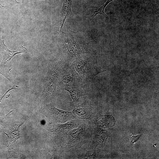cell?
<instances>
[{
	"mask_svg": "<svg viewBox=\"0 0 159 159\" xmlns=\"http://www.w3.org/2000/svg\"><path fill=\"white\" fill-rule=\"evenodd\" d=\"M62 54L59 59L72 63L74 60L87 58L97 54L89 43L86 41L68 40L62 45Z\"/></svg>",
	"mask_w": 159,
	"mask_h": 159,
	"instance_id": "1",
	"label": "cell"
},
{
	"mask_svg": "<svg viewBox=\"0 0 159 159\" xmlns=\"http://www.w3.org/2000/svg\"><path fill=\"white\" fill-rule=\"evenodd\" d=\"M63 62L59 59L49 62L48 72L43 81L44 90L40 96L41 102H48L55 96L59 70Z\"/></svg>",
	"mask_w": 159,
	"mask_h": 159,
	"instance_id": "2",
	"label": "cell"
},
{
	"mask_svg": "<svg viewBox=\"0 0 159 159\" xmlns=\"http://www.w3.org/2000/svg\"><path fill=\"white\" fill-rule=\"evenodd\" d=\"M97 59L96 54L87 58L75 60L72 62L79 75L80 84H85L91 81L96 75L105 71L98 65Z\"/></svg>",
	"mask_w": 159,
	"mask_h": 159,
	"instance_id": "3",
	"label": "cell"
},
{
	"mask_svg": "<svg viewBox=\"0 0 159 159\" xmlns=\"http://www.w3.org/2000/svg\"><path fill=\"white\" fill-rule=\"evenodd\" d=\"M39 112L44 115L51 124L64 123L73 120L75 117L71 112L59 110L51 103L44 104Z\"/></svg>",
	"mask_w": 159,
	"mask_h": 159,
	"instance_id": "4",
	"label": "cell"
},
{
	"mask_svg": "<svg viewBox=\"0 0 159 159\" xmlns=\"http://www.w3.org/2000/svg\"><path fill=\"white\" fill-rule=\"evenodd\" d=\"M81 121L78 127L71 130L68 133L65 143L68 148L76 149L80 148L83 144L87 142L89 129L87 120Z\"/></svg>",
	"mask_w": 159,
	"mask_h": 159,
	"instance_id": "5",
	"label": "cell"
},
{
	"mask_svg": "<svg viewBox=\"0 0 159 159\" xmlns=\"http://www.w3.org/2000/svg\"><path fill=\"white\" fill-rule=\"evenodd\" d=\"M80 83L79 75L72 64L63 62L59 70L58 86L69 87L79 85Z\"/></svg>",
	"mask_w": 159,
	"mask_h": 159,
	"instance_id": "6",
	"label": "cell"
},
{
	"mask_svg": "<svg viewBox=\"0 0 159 159\" xmlns=\"http://www.w3.org/2000/svg\"><path fill=\"white\" fill-rule=\"evenodd\" d=\"M81 121L72 120L63 124H55L53 128L48 129L54 140L61 143L62 141H66L68 132L71 130L78 127Z\"/></svg>",
	"mask_w": 159,
	"mask_h": 159,
	"instance_id": "7",
	"label": "cell"
},
{
	"mask_svg": "<svg viewBox=\"0 0 159 159\" xmlns=\"http://www.w3.org/2000/svg\"><path fill=\"white\" fill-rule=\"evenodd\" d=\"M6 48V51L4 52L0 64V74L7 78L10 81L9 72L11 69V60L12 58L16 54L23 52L24 47L22 46L16 51L10 50L4 44Z\"/></svg>",
	"mask_w": 159,
	"mask_h": 159,
	"instance_id": "8",
	"label": "cell"
},
{
	"mask_svg": "<svg viewBox=\"0 0 159 159\" xmlns=\"http://www.w3.org/2000/svg\"><path fill=\"white\" fill-rule=\"evenodd\" d=\"M87 84L60 88L69 92L73 100V101L71 102L72 105L87 100L88 92V86Z\"/></svg>",
	"mask_w": 159,
	"mask_h": 159,
	"instance_id": "9",
	"label": "cell"
},
{
	"mask_svg": "<svg viewBox=\"0 0 159 159\" xmlns=\"http://www.w3.org/2000/svg\"><path fill=\"white\" fill-rule=\"evenodd\" d=\"M72 105L74 106L72 113L75 117L84 120L91 119L92 108L87 100Z\"/></svg>",
	"mask_w": 159,
	"mask_h": 159,
	"instance_id": "10",
	"label": "cell"
},
{
	"mask_svg": "<svg viewBox=\"0 0 159 159\" xmlns=\"http://www.w3.org/2000/svg\"><path fill=\"white\" fill-rule=\"evenodd\" d=\"M24 122L21 121L11 123L9 125L8 130L7 131L8 133L5 134L9 138V144L8 146L10 150L13 149L16 146V141L20 137L19 129Z\"/></svg>",
	"mask_w": 159,
	"mask_h": 159,
	"instance_id": "11",
	"label": "cell"
},
{
	"mask_svg": "<svg viewBox=\"0 0 159 159\" xmlns=\"http://www.w3.org/2000/svg\"><path fill=\"white\" fill-rule=\"evenodd\" d=\"M72 0H63V5L61 11L60 32L66 19L72 14L71 7Z\"/></svg>",
	"mask_w": 159,
	"mask_h": 159,
	"instance_id": "12",
	"label": "cell"
},
{
	"mask_svg": "<svg viewBox=\"0 0 159 159\" xmlns=\"http://www.w3.org/2000/svg\"><path fill=\"white\" fill-rule=\"evenodd\" d=\"M114 0H107L106 2L103 5L100 7L98 9L96 10L93 12L92 16V19H93L97 14H100L103 15L106 18H107V15L105 14L104 12L105 9L107 5L110 2ZM122 3V0H120Z\"/></svg>",
	"mask_w": 159,
	"mask_h": 159,
	"instance_id": "13",
	"label": "cell"
},
{
	"mask_svg": "<svg viewBox=\"0 0 159 159\" xmlns=\"http://www.w3.org/2000/svg\"><path fill=\"white\" fill-rule=\"evenodd\" d=\"M2 38V43H1V42H0V63L1 62L5 52L4 50L3 46V45L4 44V43L3 31V32Z\"/></svg>",
	"mask_w": 159,
	"mask_h": 159,
	"instance_id": "14",
	"label": "cell"
},
{
	"mask_svg": "<svg viewBox=\"0 0 159 159\" xmlns=\"http://www.w3.org/2000/svg\"><path fill=\"white\" fill-rule=\"evenodd\" d=\"M141 136V135H140L135 136H132L131 135H130L129 138L130 140L131 143H135L138 140Z\"/></svg>",
	"mask_w": 159,
	"mask_h": 159,
	"instance_id": "15",
	"label": "cell"
},
{
	"mask_svg": "<svg viewBox=\"0 0 159 159\" xmlns=\"http://www.w3.org/2000/svg\"><path fill=\"white\" fill-rule=\"evenodd\" d=\"M1 101V100H0V114L1 111V105L0 103Z\"/></svg>",
	"mask_w": 159,
	"mask_h": 159,
	"instance_id": "16",
	"label": "cell"
},
{
	"mask_svg": "<svg viewBox=\"0 0 159 159\" xmlns=\"http://www.w3.org/2000/svg\"><path fill=\"white\" fill-rule=\"evenodd\" d=\"M5 7V6L2 5L0 3V8L2 7Z\"/></svg>",
	"mask_w": 159,
	"mask_h": 159,
	"instance_id": "17",
	"label": "cell"
},
{
	"mask_svg": "<svg viewBox=\"0 0 159 159\" xmlns=\"http://www.w3.org/2000/svg\"><path fill=\"white\" fill-rule=\"evenodd\" d=\"M15 1L16 2V3H19V2H18V1H16V0H15Z\"/></svg>",
	"mask_w": 159,
	"mask_h": 159,
	"instance_id": "18",
	"label": "cell"
}]
</instances>
